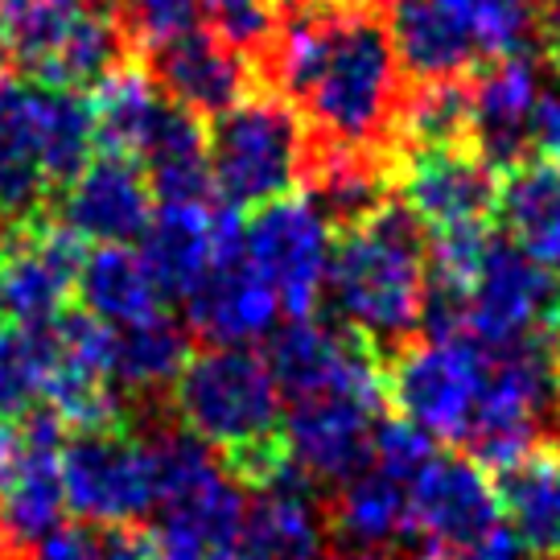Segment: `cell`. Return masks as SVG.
I'll use <instances>...</instances> for the list:
<instances>
[{
	"label": "cell",
	"mask_w": 560,
	"mask_h": 560,
	"mask_svg": "<svg viewBox=\"0 0 560 560\" xmlns=\"http://www.w3.org/2000/svg\"><path fill=\"white\" fill-rule=\"evenodd\" d=\"M334 560H396V557H387L380 548H354V552H342V557H334Z\"/></svg>",
	"instance_id": "cell-37"
},
{
	"label": "cell",
	"mask_w": 560,
	"mask_h": 560,
	"mask_svg": "<svg viewBox=\"0 0 560 560\" xmlns=\"http://www.w3.org/2000/svg\"><path fill=\"white\" fill-rule=\"evenodd\" d=\"M424 560H540L532 548H527L511 527H490L487 536L478 540L462 544V548H450V552H438V557H424Z\"/></svg>",
	"instance_id": "cell-33"
},
{
	"label": "cell",
	"mask_w": 560,
	"mask_h": 560,
	"mask_svg": "<svg viewBox=\"0 0 560 560\" xmlns=\"http://www.w3.org/2000/svg\"><path fill=\"white\" fill-rule=\"evenodd\" d=\"M186 359H190V338L170 314L112 330V380H116V387L153 396L161 387H174Z\"/></svg>",
	"instance_id": "cell-27"
},
{
	"label": "cell",
	"mask_w": 560,
	"mask_h": 560,
	"mask_svg": "<svg viewBox=\"0 0 560 560\" xmlns=\"http://www.w3.org/2000/svg\"><path fill=\"white\" fill-rule=\"evenodd\" d=\"M112 18L120 21L128 46L140 54L158 50L174 37L202 25V0H107Z\"/></svg>",
	"instance_id": "cell-31"
},
{
	"label": "cell",
	"mask_w": 560,
	"mask_h": 560,
	"mask_svg": "<svg viewBox=\"0 0 560 560\" xmlns=\"http://www.w3.org/2000/svg\"><path fill=\"white\" fill-rule=\"evenodd\" d=\"M202 9L214 21V34L256 58L264 37L272 34L280 0H202Z\"/></svg>",
	"instance_id": "cell-32"
},
{
	"label": "cell",
	"mask_w": 560,
	"mask_h": 560,
	"mask_svg": "<svg viewBox=\"0 0 560 560\" xmlns=\"http://www.w3.org/2000/svg\"><path fill=\"white\" fill-rule=\"evenodd\" d=\"M244 247V228L223 202H161L140 235V260L165 301H186L214 264Z\"/></svg>",
	"instance_id": "cell-14"
},
{
	"label": "cell",
	"mask_w": 560,
	"mask_h": 560,
	"mask_svg": "<svg viewBox=\"0 0 560 560\" xmlns=\"http://www.w3.org/2000/svg\"><path fill=\"white\" fill-rule=\"evenodd\" d=\"M174 412L182 429L223 454L247 490L293 474L284 454V396L268 359L252 347H207L186 359L174 380Z\"/></svg>",
	"instance_id": "cell-3"
},
{
	"label": "cell",
	"mask_w": 560,
	"mask_h": 560,
	"mask_svg": "<svg viewBox=\"0 0 560 560\" xmlns=\"http://www.w3.org/2000/svg\"><path fill=\"white\" fill-rule=\"evenodd\" d=\"M74 293L83 301V314L112 330L158 317L165 301L140 252H132L128 244H100L95 252H83Z\"/></svg>",
	"instance_id": "cell-23"
},
{
	"label": "cell",
	"mask_w": 560,
	"mask_h": 560,
	"mask_svg": "<svg viewBox=\"0 0 560 560\" xmlns=\"http://www.w3.org/2000/svg\"><path fill=\"white\" fill-rule=\"evenodd\" d=\"M326 293L342 326L384 363L417 342L429 301V235L400 198L342 228L334 240Z\"/></svg>",
	"instance_id": "cell-2"
},
{
	"label": "cell",
	"mask_w": 560,
	"mask_h": 560,
	"mask_svg": "<svg viewBox=\"0 0 560 560\" xmlns=\"http://www.w3.org/2000/svg\"><path fill=\"white\" fill-rule=\"evenodd\" d=\"M34 560H100V527L58 524L50 536L37 540Z\"/></svg>",
	"instance_id": "cell-34"
},
{
	"label": "cell",
	"mask_w": 560,
	"mask_h": 560,
	"mask_svg": "<svg viewBox=\"0 0 560 560\" xmlns=\"http://www.w3.org/2000/svg\"><path fill=\"white\" fill-rule=\"evenodd\" d=\"M441 4L470 30V37L487 58L540 50L544 0H441Z\"/></svg>",
	"instance_id": "cell-30"
},
{
	"label": "cell",
	"mask_w": 560,
	"mask_h": 560,
	"mask_svg": "<svg viewBox=\"0 0 560 560\" xmlns=\"http://www.w3.org/2000/svg\"><path fill=\"white\" fill-rule=\"evenodd\" d=\"M18 4H21V0H0V18H4V13H13Z\"/></svg>",
	"instance_id": "cell-39"
},
{
	"label": "cell",
	"mask_w": 560,
	"mask_h": 560,
	"mask_svg": "<svg viewBox=\"0 0 560 560\" xmlns=\"http://www.w3.org/2000/svg\"><path fill=\"white\" fill-rule=\"evenodd\" d=\"M540 54L560 70V0H544L540 18Z\"/></svg>",
	"instance_id": "cell-36"
},
{
	"label": "cell",
	"mask_w": 560,
	"mask_h": 560,
	"mask_svg": "<svg viewBox=\"0 0 560 560\" xmlns=\"http://www.w3.org/2000/svg\"><path fill=\"white\" fill-rule=\"evenodd\" d=\"M4 58H9V37H4V25H0V67H4Z\"/></svg>",
	"instance_id": "cell-38"
},
{
	"label": "cell",
	"mask_w": 560,
	"mask_h": 560,
	"mask_svg": "<svg viewBox=\"0 0 560 560\" xmlns=\"http://www.w3.org/2000/svg\"><path fill=\"white\" fill-rule=\"evenodd\" d=\"M494 490L511 532L540 560H560V450H544L499 470Z\"/></svg>",
	"instance_id": "cell-25"
},
{
	"label": "cell",
	"mask_w": 560,
	"mask_h": 560,
	"mask_svg": "<svg viewBox=\"0 0 560 560\" xmlns=\"http://www.w3.org/2000/svg\"><path fill=\"white\" fill-rule=\"evenodd\" d=\"M552 350H557V363H560V322H557V330H552Z\"/></svg>",
	"instance_id": "cell-40"
},
{
	"label": "cell",
	"mask_w": 560,
	"mask_h": 560,
	"mask_svg": "<svg viewBox=\"0 0 560 560\" xmlns=\"http://www.w3.org/2000/svg\"><path fill=\"white\" fill-rule=\"evenodd\" d=\"M503 524L499 490L470 454H433L412 482V536L424 540V557L487 536Z\"/></svg>",
	"instance_id": "cell-16"
},
{
	"label": "cell",
	"mask_w": 560,
	"mask_h": 560,
	"mask_svg": "<svg viewBox=\"0 0 560 560\" xmlns=\"http://www.w3.org/2000/svg\"><path fill=\"white\" fill-rule=\"evenodd\" d=\"M532 153L548 165H560V91H544L532 120Z\"/></svg>",
	"instance_id": "cell-35"
},
{
	"label": "cell",
	"mask_w": 560,
	"mask_h": 560,
	"mask_svg": "<svg viewBox=\"0 0 560 560\" xmlns=\"http://www.w3.org/2000/svg\"><path fill=\"white\" fill-rule=\"evenodd\" d=\"M380 420H384V400H363V396L298 400L280 424L289 466L310 487H342L347 478L371 466Z\"/></svg>",
	"instance_id": "cell-12"
},
{
	"label": "cell",
	"mask_w": 560,
	"mask_h": 560,
	"mask_svg": "<svg viewBox=\"0 0 560 560\" xmlns=\"http://www.w3.org/2000/svg\"><path fill=\"white\" fill-rule=\"evenodd\" d=\"M260 88L293 104L310 137L396 158L404 70L375 4L280 0L256 50Z\"/></svg>",
	"instance_id": "cell-1"
},
{
	"label": "cell",
	"mask_w": 560,
	"mask_h": 560,
	"mask_svg": "<svg viewBox=\"0 0 560 560\" xmlns=\"http://www.w3.org/2000/svg\"><path fill=\"white\" fill-rule=\"evenodd\" d=\"M165 95L149 79L144 62H124L112 70L104 83L95 88V104H91V120H95V144H104V153H120V158H140L149 132L158 128L161 112H165Z\"/></svg>",
	"instance_id": "cell-26"
},
{
	"label": "cell",
	"mask_w": 560,
	"mask_h": 560,
	"mask_svg": "<svg viewBox=\"0 0 560 560\" xmlns=\"http://www.w3.org/2000/svg\"><path fill=\"white\" fill-rule=\"evenodd\" d=\"M326 520L354 548H384L396 540H412V482L371 462L363 474L334 487Z\"/></svg>",
	"instance_id": "cell-22"
},
{
	"label": "cell",
	"mask_w": 560,
	"mask_h": 560,
	"mask_svg": "<svg viewBox=\"0 0 560 560\" xmlns=\"http://www.w3.org/2000/svg\"><path fill=\"white\" fill-rule=\"evenodd\" d=\"M310 128L277 91L256 88L247 100L214 116L207 132L210 182L231 210H256L301 186Z\"/></svg>",
	"instance_id": "cell-4"
},
{
	"label": "cell",
	"mask_w": 560,
	"mask_h": 560,
	"mask_svg": "<svg viewBox=\"0 0 560 560\" xmlns=\"http://www.w3.org/2000/svg\"><path fill=\"white\" fill-rule=\"evenodd\" d=\"M54 219L79 240L132 244L153 223V186L132 158L104 153V158H91L74 174V182L62 186Z\"/></svg>",
	"instance_id": "cell-17"
},
{
	"label": "cell",
	"mask_w": 560,
	"mask_h": 560,
	"mask_svg": "<svg viewBox=\"0 0 560 560\" xmlns=\"http://www.w3.org/2000/svg\"><path fill=\"white\" fill-rule=\"evenodd\" d=\"M326 4H375V0H326Z\"/></svg>",
	"instance_id": "cell-41"
},
{
	"label": "cell",
	"mask_w": 560,
	"mask_h": 560,
	"mask_svg": "<svg viewBox=\"0 0 560 560\" xmlns=\"http://www.w3.org/2000/svg\"><path fill=\"white\" fill-rule=\"evenodd\" d=\"M487 387V350L466 338H424L387 359V400L429 441L462 445Z\"/></svg>",
	"instance_id": "cell-6"
},
{
	"label": "cell",
	"mask_w": 560,
	"mask_h": 560,
	"mask_svg": "<svg viewBox=\"0 0 560 560\" xmlns=\"http://www.w3.org/2000/svg\"><path fill=\"white\" fill-rule=\"evenodd\" d=\"M277 314V293L247 264L244 247L223 256L186 298V322L207 347H247L272 330Z\"/></svg>",
	"instance_id": "cell-18"
},
{
	"label": "cell",
	"mask_w": 560,
	"mask_h": 560,
	"mask_svg": "<svg viewBox=\"0 0 560 560\" xmlns=\"http://www.w3.org/2000/svg\"><path fill=\"white\" fill-rule=\"evenodd\" d=\"M264 359L277 375L280 396H289L293 404L314 396L387 400L384 359L350 326H326L314 314L289 317V326L277 330Z\"/></svg>",
	"instance_id": "cell-8"
},
{
	"label": "cell",
	"mask_w": 560,
	"mask_h": 560,
	"mask_svg": "<svg viewBox=\"0 0 560 560\" xmlns=\"http://www.w3.org/2000/svg\"><path fill=\"white\" fill-rule=\"evenodd\" d=\"M494 219L503 223L508 240L524 247L560 280V165L527 158L499 177V207Z\"/></svg>",
	"instance_id": "cell-21"
},
{
	"label": "cell",
	"mask_w": 560,
	"mask_h": 560,
	"mask_svg": "<svg viewBox=\"0 0 560 560\" xmlns=\"http://www.w3.org/2000/svg\"><path fill=\"white\" fill-rule=\"evenodd\" d=\"M396 194L424 228V235L457 228H490L499 207V174L470 144L454 149H400Z\"/></svg>",
	"instance_id": "cell-10"
},
{
	"label": "cell",
	"mask_w": 560,
	"mask_h": 560,
	"mask_svg": "<svg viewBox=\"0 0 560 560\" xmlns=\"http://www.w3.org/2000/svg\"><path fill=\"white\" fill-rule=\"evenodd\" d=\"M62 420L37 408L0 424V524L21 544H37L62 524Z\"/></svg>",
	"instance_id": "cell-9"
},
{
	"label": "cell",
	"mask_w": 560,
	"mask_h": 560,
	"mask_svg": "<svg viewBox=\"0 0 560 560\" xmlns=\"http://www.w3.org/2000/svg\"><path fill=\"white\" fill-rule=\"evenodd\" d=\"M144 70L165 100H174L198 120L223 116L260 88L256 58L202 25L144 54Z\"/></svg>",
	"instance_id": "cell-15"
},
{
	"label": "cell",
	"mask_w": 560,
	"mask_h": 560,
	"mask_svg": "<svg viewBox=\"0 0 560 560\" xmlns=\"http://www.w3.org/2000/svg\"><path fill=\"white\" fill-rule=\"evenodd\" d=\"M132 58V46L124 37L120 21L112 18L107 0H91L88 9L67 25V34L50 46V54L30 70V79L42 88L83 91L100 88L112 70H120Z\"/></svg>",
	"instance_id": "cell-24"
},
{
	"label": "cell",
	"mask_w": 560,
	"mask_h": 560,
	"mask_svg": "<svg viewBox=\"0 0 560 560\" xmlns=\"http://www.w3.org/2000/svg\"><path fill=\"white\" fill-rule=\"evenodd\" d=\"M540 58V50L494 54L470 74V149L499 177L532 153V120L544 95Z\"/></svg>",
	"instance_id": "cell-13"
},
{
	"label": "cell",
	"mask_w": 560,
	"mask_h": 560,
	"mask_svg": "<svg viewBox=\"0 0 560 560\" xmlns=\"http://www.w3.org/2000/svg\"><path fill=\"white\" fill-rule=\"evenodd\" d=\"M380 13L408 83H441L474 74L482 50L441 0H380Z\"/></svg>",
	"instance_id": "cell-19"
},
{
	"label": "cell",
	"mask_w": 560,
	"mask_h": 560,
	"mask_svg": "<svg viewBox=\"0 0 560 560\" xmlns=\"http://www.w3.org/2000/svg\"><path fill=\"white\" fill-rule=\"evenodd\" d=\"M454 144H470V74L441 83H408L396 120V153Z\"/></svg>",
	"instance_id": "cell-29"
},
{
	"label": "cell",
	"mask_w": 560,
	"mask_h": 560,
	"mask_svg": "<svg viewBox=\"0 0 560 560\" xmlns=\"http://www.w3.org/2000/svg\"><path fill=\"white\" fill-rule=\"evenodd\" d=\"M62 494L67 511L95 527H137L158 508V462L149 433L120 420L70 429L62 438Z\"/></svg>",
	"instance_id": "cell-5"
},
{
	"label": "cell",
	"mask_w": 560,
	"mask_h": 560,
	"mask_svg": "<svg viewBox=\"0 0 560 560\" xmlns=\"http://www.w3.org/2000/svg\"><path fill=\"white\" fill-rule=\"evenodd\" d=\"M54 322L0 326V424L25 420L46 400L54 375Z\"/></svg>",
	"instance_id": "cell-28"
},
{
	"label": "cell",
	"mask_w": 560,
	"mask_h": 560,
	"mask_svg": "<svg viewBox=\"0 0 560 560\" xmlns=\"http://www.w3.org/2000/svg\"><path fill=\"white\" fill-rule=\"evenodd\" d=\"M326 520L310 499V482L298 470L280 482L256 487L235 536L240 560H322Z\"/></svg>",
	"instance_id": "cell-20"
},
{
	"label": "cell",
	"mask_w": 560,
	"mask_h": 560,
	"mask_svg": "<svg viewBox=\"0 0 560 560\" xmlns=\"http://www.w3.org/2000/svg\"><path fill=\"white\" fill-rule=\"evenodd\" d=\"M334 223L305 198L284 194L252 210L244 228V256L277 293L280 314L310 317L326 293L334 256Z\"/></svg>",
	"instance_id": "cell-7"
},
{
	"label": "cell",
	"mask_w": 560,
	"mask_h": 560,
	"mask_svg": "<svg viewBox=\"0 0 560 560\" xmlns=\"http://www.w3.org/2000/svg\"><path fill=\"white\" fill-rule=\"evenodd\" d=\"M83 240L54 214L0 228V314L9 322H54L67 314Z\"/></svg>",
	"instance_id": "cell-11"
}]
</instances>
